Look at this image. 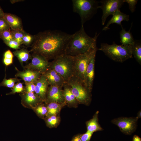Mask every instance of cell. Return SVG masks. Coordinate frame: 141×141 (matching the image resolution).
<instances>
[{"label": "cell", "instance_id": "cell-1", "mask_svg": "<svg viewBox=\"0 0 141 141\" xmlns=\"http://www.w3.org/2000/svg\"><path fill=\"white\" fill-rule=\"evenodd\" d=\"M70 34L59 30H47L34 36L31 51L48 60L64 54L72 38Z\"/></svg>", "mask_w": 141, "mask_h": 141}, {"label": "cell", "instance_id": "cell-2", "mask_svg": "<svg viewBox=\"0 0 141 141\" xmlns=\"http://www.w3.org/2000/svg\"><path fill=\"white\" fill-rule=\"evenodd\" d=\"M99 35L96 33L93 37L89 36L85 32L84 26L73 34L65 52V54L72 56L86 52L96 48L97 40Z\"/></svg>", "mask_w": 141, "mask_h": 141}, {"label": "cell", "instance_id": "cell-3", "mask_svg": "<svg viewBox=\"0 0 141 141\" xmlns=\"http://www.w3.org/2000/svg\"><path fill=\"white\" fill-rule=\"evenodd\" d=\"M98 50L103 51L113 60L122 63L132 57V45H120L114 42L112 44L102 43Z\"/></svg>", "mask_w": 141, "mask_h": 141}, {"label": "cell", "instance_id": "cell-4", "mask_svg": "<svg viewBox=\"0 0 141 141\" xmlns=\"http://www.w3.org/2000/svg\"><path fill=\"white\" fill-rule=\"evenodd\" d=\"M49 68L56 71L66 83L74 75V57L65 54L61 55L50 62Z\"/></svg>", "mask_w": 141, "mask_h": 141}, {"label": "cell", "instance_id": "cell-5", "mask_svg": "<svg viewBox=\"0 0 141 141\" xmlns=\"http://www.w3.org/2000/svg\"><path fill=\"white\" fill-rule=\"evenodd\" d=\"M73 10L78 14L81 19V26L90 20L99 8V1L95 0H73Z\"/></svg>", "mask_w": 141, "mask_h": 141}, {"label": "cell", "instance_id": "cell-6", "mask_svg": "<svg viewBox=\"0 0 141 141\" xmlns=\"http://www.w3.org/2000/svg\"><path fill=\"white\" fill-rule=\"evenodd\" d=\"M66 83L70 86L78 103L86 105L90 104L91 99V91L85 83L74 75Z\"/></svg>", "mask_w": 141, "mask_h": 141}, {"label": "cell", "instance_id": "cell-7", "mask_svg": "<svg viewBox=\"0 0 141 141\" xmlns=\"http://www.w3.org/2000/svg\"><path fill=\"white\" fill-rule=\"evenodd\" d=\"M98 50V48L97 47L95 49H91L84 53L74 56V75L81 80L87 86L86 70L88 65L93 54Z\"/></svg>", "mask_w": 141, "mask_h": 141}, {"label": "cell", "instance_id": "cell-8", "mask_svg": "<svg viewBox=\"0 0 141 141\" xmlns=\"http://www.w3.org/2000/svg\"><path fill=\"white\" fill-rule=\"evenodd\" d=\"M99 3L101 4L99 8L102 11V24L104 25L107 17L110 15H113L116 11L120 10L124 2V0H102Z\"/></svg>", "mask_w": 141, "mask_h": 141}, {"label": "cell", "instance_id": "cell-9", "mask_svg": "<svg viewBox=\"0 0 141 141\" xmlns=\"http://www.w3.org/2000/svg\"><path fill=\"white\" fill-rule=\"evenodd\" d=\"M137 120L136 118L122 117L113 119L111 122L117 126L122 132L130 134L136 130Z\"/></svg>", "mask_w": 141, "mask_h": 141}, {"label": "cell", "instance_id": "cell-10", "mask_svg": "<svg viewBox=\"0 0 141 141\" xmlns=\"http://www.w3.org/2000/svg\"><path fill=\"white\" fill-rule=\"evenodd\" d=\"M50 62L43 56L33 53L31 61L26 66L25 68L40 72H44L49 68Z\"/></svg>", "mask_w": 141, "mask_h": 141}, {"label": "cell", "instance_id": "cell-11", "mask_svg": "<svg viewBox=\"0 0 141 141\" xmlns=\"http://www.w3.org/2000/svg\"><path fill=\"white\" fill-rule=\"evenodd\" d=\"M45 101L49 103H65L62 87L56 85H50L48 89Z\"/></svg>", "mask_w": 141, "mask_h": 141}, {"label": "cell", "instance_id": "cell-12", "mask_svg": "<svg viewBox=\"0 0 141 141\" xmlns=\"http://www.w3.org/2000/svg\"><path fill=\"white\" fill-rule=\"evenodd\" d=\"M34 83L35 93L43 101H45L49 85L45 77L42 74L40 77Z\"/></svg>", "mask_w": 141, "mask_h": 141}, {"label": "cell", "instance_id": "cell-13", "mask_svg": "<svg viewBox=\"0 0 141 141\" xmlns=\"http://www.w3.org/2000/svg\"><path fill=\"white\" fill-rule=\"evenodd\" d=\"M42 74L44 76L50 85H56L63 87L66 83L56 71L50 68Z\"/></svg>", "mask_w": 141, "mask_h": 141}, {"label": "cell", "instance_id": "cell-14", "mask_svg": "<svg viewBox=\"0 0 141 141\" xmlns=\"http://www.w3.org/2000/svg\"><path fill=\"white\" fill-rule=\"evenodd\" d=\"M42 73L37 71L27 69L25 70L18 71L15 76L19 77L25 82V83H35L40 77Z\"/></svg>", "mask_w": 141, "mask_h": 141}, {"label": "cell", "instance_id": "cell-15", "mask_svg": "<svg viewBox=\"0 0 141 141\" xmlns=\"http://www.w3.org/2000/svg\"><path fill=\"white\" fill-rule=\"evenodd\" d=\"M96 52L93 55L88 63L86 70V81L87 86L91 91L95 74V63Z\"/></svg>", "mask_w": 141, "mask_h": 141}, {"label": "cell", "instance_id": "cell-16", "mask_svg": "<svg viewBox=\"0 0 141 141\" xmlns=\"http://www.w3.org/2000/svg\"><path fill=\"white\" fill-rule=\"evenodd\" d=\"M22 103L32 108H36L37 105L43 101L34 92H25L22 95Z\"/></svg>", "mask_w": 141, "mask_h": 141}, {"label": "cell", "instance_id": "cell-17", "mask_svg": "<svg viewBox=\"0 0 141 141\" xmlns=\"http://www.w3.org/2000/svg\"><path fill=\"white\" fill-rule=\"evenodd\" d=\"M129 16L123 13L120 10L116 11L113 15L111 19L108 21L107 25L102 29V31H106L109 29V26L112 24L116 23L122 27L121 22L123 21H128L129 20Z\"/></svg>", "mask_w": 141, "mask_h": 141}, {"label": "cell", "instance_id": "cell-18", "mask_svg": "<svg viewBox=\"0 0 141 141\" xmlns=\"http://www.w3.org/2000/svg\"><path fill=\"white\" fill-rule=\"evenodd\" d=\"M3 18L12 30H23L20 19L16 15L9 13H4Z\"/></svg>", "mask_w": 141, "mask_h": 141}, {"label": "cell", "instance_id": "cell-19", "mask_svg": "<svg viewBox=\"0 0 141 141\" xmlns=\"http://www.w3.org/2000/svg\"><path fill=\"white\" fill-rule=\"evenodd\" d=\"M64 99L66 103L70 105H74L78 103L73 94L70 86L65 83L62 87Z\"/></svg>", "mask_w": 141, "mask_h": 141}, {"label": "cell", "instance_id": "cell-20", "mask_svg": "<svg viewBox=\"0 0 141 141\" xmlns=\"http://www.w3.org/2000/svg\"><path fill=\"white\" fill-rule=\"evenodd\" d=\"M99 111H97L94 115L93 118L86 122L87 131L93 133L94 132L103 130L98 123Z\"/></svg>", "mask_w": 141, "mask_h": 141}, {"label": "cell", "instance_id": "cell-21", "mask_svg": "<svg viewBox=\"0 0 141 141\" xmlns=\"http://www.w3.org/2000/svg\"><path fill=\"white\" fill-rule=\"evenodd\" d=\"M132 25L130 29L127 31L122 27H121L122 30L120 32V42L122 43L121 45H132L134 43L135 40L130 32Z\"/></svg>", "mask_w": 141, "mask_h": 141}, {"label": "cell", "instance_id": "cell-22", "mask_svg": "<svg viewBox=\"0 0 141 141\" xmlns=\"http://www.w3.org/2000/svg\"><path fill=\"white\" fill-rule=\"evenodd\" d=\"M65 103L55 102L49 103L46 107L48 111L46 116L48 117L52 115H56L60 111L62 105Z\"/></svg>", "mask_w": 141, "mask_h": 141}, {"label": "cell", "instance_id": "cell-23", "mask_svg": "<svg viewBox=\"0 0 141 141\" xmlns=\"http://www.w3.org/2000/svg\"><path fill=\"white\" fill-rule=\"evenodd\" d=\"M13 54L21 63L27 62L31 58L29 52L25 49L17 50L13 52Z\"/></svg>", "mask_w": 141, "mask_h": 141}, {"label": "cell", "instance_id": "cell-24", "mask_svg": "<svg viewBox=\"0 0 141 141\" xmlns=\"http://www.w3.org/2000/svg\"><path fill=\"white\" fill-rule=\"evenodd\" d=\"M132 54L137 62L141 64V43L140 40H135L132 45Z\"/></svg>", "mask_w": 141, "mask_h": 141}, {"label": "cell", "instance_id": "cell-25", "mask_svg": "<svg viewBox=\"0 0 141 141\" xmlns=\"http://www.w3.org/2000/svg\"><path fill=\"white\" fill-rule=\"evenodd\" d=\"M6 75L2 81L0 83V86L5 87L9 88H13L16 83L19 82V80L16 78H10L7 79Z\"/></svg>", "mask_w": 141, "mask_h": 141}, {"label": "cell", "instance_id": "cell-26", "mask_svg": "<svg viewBox=\"0 0 141 141\" xmlns=\"http://www.w3.org/2000/svg\"><path fill=\"white\" fill-rule=\"evenodd\" d=\"M11 30L14 39L20 45L22 44V38L26 32L24 30Z\"/></svg>", "mask_w": 141, "mask_h": 141}, {"label": "cell", "instance_id": "cell-27", "mask_svg": "<svg viewBox=\"0 0 141 141\" xmlns=\"http://www.w3.org/2000/svg\"><path fill=\"white\" fill-rule=\"evenodd\" d=\"M0 38L4 43L14 39L11 29L5 30L0 34Z\"/></svg>", "mask_w": 141, "mask_h": 141}, {"label": "cell", "instance_id": "cell-28", "mask_svg": "<svg viewBox=\"0 0 141 141\" xmlns=\"http://www.w3.org/2000/svg\"><path fill=\"white\" fill-rule=\"evenodd\" d=\"M59 121V119L56 115H52L48 117L46 120V123L50 127H55L57 125Z\"/></svg>", "mask_w": 141, "mask_h": 141}, {"label": "cell", "instance_id": "cell-29", "mask_svg": "<svg viewBox=\"0 0 141 141\" xmlns=\"http://www.w3.org/2000/svg\"><path fill=\"white\" fill-rule=\"evenodd\" d=\"M24 92V88L22 84L19 82L15 84L12 88L11 91L10 93H7V95L13 94L16 93H20Z\"/></svg>", "mask_w": 141, "mask_h": 141}, {"label": "cell", "instance_id": "cell-30", "mask_svg": "<svg viewBox=\"0 0 141 141\" xmlns=\"http://www.w3.org/2000/svg\"><path fill=\"white\" fill-rule=\"evenodd\" d=\"M34 36H32L26 32L22 38V44L26 45H28L33 42L34 39Z\"/></svg>", "mask_w": 141, "mask_h": 141}, {"label": "cell", "instance_id": "cell-31", "mask_svg": "<svg viewBox=\"0 0 141 141\" xmlns=\"http://www.w3.org/2000/svg\"><path fill=\"white\" fill-rule=\"evenodd\" d=\"M36 108L35 111L38 115L41 116L46 115L48 111L46 107L43 105H39Z\"/></svg>", "mask_w": 141, "mask_h": 141}, {"label": "cell", "instance_id": "cell-32", "mask_svg": "<svg viewBox=\"0 0 141 141\" xmlns=\"http://www.w3.org/2000/svg\"><path fill=\"white\" fill-rule=\"evenodd\" d=\"M10 29L8 23L3 18H0V34L3 32Z\"/></svg>", "mask_w": 141, "mask_h": 141}, {"label": "cell", "instance_id": "cell-33", "mask_svg": "<svg viewBox=\"0 0 141 141\" xmlns=\"http://www.w3.org/2000/svg\"><path fill=\"white\" fill-rule=\"evenodd\" d=\"M124 2L127 3L129 5V9L132 13L135 11L136 5L137 3V0H124Z\"/></svg>", "mask_w": 141, "mask_h": 141}, {"label": "cell", "instance_id": "cell-34", "mask_svg": "<svg viewBox=\"0 0 141 141\" xmlns=\"http://www.w3.org/2000/svg\"><path fill=\"white\" fill-rule=\"evenodd\" d=\"M34 83H25V86L24 88V92H34L35 91V85Z\"/></svg>", "mask_w": 141, "mask_h": 141}, {"label": "cell", "instance_id": "cell-35", "mask_svg": "<svg viewBox=\"0 0 141 141\" xmlns=\"http://www.w3.org/2000/svg\"><path fill=\"white\" fill-rule=\"evenodd\" d=\"M5 43L9 47L16 50L20 48V46L21 45L14 39L11 40Z\"/></svg>", "mask_w": 141, "mask_h": 141}, {"label": "cell", "instance_id": "cell-36", "mask_svg": "<svg viewBox=\"0 0 141 141\" xmlns=\"http://www.w3.org/2000/svg\"><path fill=\"white\" fill-rule=\"evenodd\" d=\"M93 133L87 131L85 133L80 135L81 141H90Z\"/></svg>", "mask_w": 141, "mask_h": 141}, {"label": "cell", "instance_id": "cell-37", "mask_svg": "<svg viewBox=\"0 0 141 141\" xmlns=\"http://www.w3.org/2000/svg\"><path fill=\"white\" fill-rule=\"evenodd\" d=\"M14 55L11 51L8 50L5 52L3 54V58L9 59H13Z\"/></svg>", "mask_w": 141, "mask_h": 141}, {"label": "cell", "instance_id": "cell-38", "mask_svg": "<svg viewBox=\"0 0 141 141\" xmlns=\"http://www.w3.org/2000/svg\"><path fill=\"white\" fill-rule=\"evenodd\" d=\"M13 59H9L3 58V62L6 66H8L13 63Z\"/></svg>", "mask_w": 141, "mask_h": 141}, {"label": "cell", "instance_id": "cell-39", "mask_svg": "<svg viewBox=\"0 0 141 141\" xmlns=\"http://www.w3.org/2000/svg\"><path fill=\"white\" fill-rule=\"evenodd\" d=\"M71 141H81L80 138V135H77L74 136Z\"/></svg>", "mask_w": 141, "mask_h": 141}, {"label": "cell", "instance_id": "cell-40", "mask_svg": "<svg viewBox=\"0 0 141 141\" xmlns=\"http://www.w3.org/2000/svg\"><path fill=\"white\" fill-rule=\"evenodd\" d=\"M132 141H141V138L138 136L135 135L133 137Z\"/></svg>", "mask_w": 141, "mask_h": 141}, {"label": "cell", "instance_id": "cell-41", "mask_svg": "<svg viewBox=\"0 0 141 141\" xmlns=\"http://www.w3.org/2000/svg\"><path fill=\"white\" fill-rule=\"evenodd\" d=\"M4 13L0 5V18L3 17Z\"/></svg>", "mask_w": 141, "mask_h": 141}, {"label": "cell", "instance_id": "cell-42", "mask_svg": "<svg viewBox=\"0 0 141 141\" xmlns=\"http://www.w3.org/2000/svg\"><path fill=\"white\" fill-rule=\"evenodd\" d=\"M10 2H11V3H14L16 2H19L22 1H24V0H10Z\"/></svg>", "mask_w": 141, "mask_h": 141}, {"label": "cell", "instance_id": "cell-43", "mask_svg": "<svg viewBox=\"0 0 141 141\" xmlns=\"http://www.w3.org/2000/svg\"><path fill=\"white\" fill-rule=\"evenodd\" d=\"M141 110L139 111L138 113L137 116L136 118V119L138 120L139 118H141Z\"/></svg>", "mask_w": 141, "mask_h": 141}]
</instances>
